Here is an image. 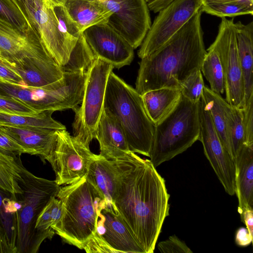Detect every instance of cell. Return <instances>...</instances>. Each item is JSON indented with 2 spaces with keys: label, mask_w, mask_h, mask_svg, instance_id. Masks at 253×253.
<instances>
[{
  "label": "cell",
  "mask_w": 253,
  "mask_h": 253,
  "mask_svg": "<svg viewBox=\"0 0 253 253\" xmlns=\"http://www.w3.org/2000/svg\"><path fill=\"white\" fill-rule=\"evenodd\" d=\"M201 98L209 110L214 128L224 148L234 159L227 130L224 111L225 99L205 85Z\"/></svg>",
  "instance_id": "484cf974"
},
{
  "label": "cell",
  "mask_w": 253,
  "mask_h": 253,
  "mask_svg": "<svg viewBox=\"0 0 253 253\" xmlns=\"http://www.w3.org/2000/svg\"><path fill=\"white\" fill-rule=\"evenodd\" d=\"M112 14L107 24L135 49L141 44L151 21L145 0H100Z\"/></svg>",
  "instance_id": "4fadbf2b"
},
{
  "label": "cell",
  "mask_w": 253,
  "mask_h": 253,
  "mask_svg": "<svg viewBox=\"0 0 253 253\" xmlns=\"http://www.w3.org/2000/svg\"><path fill=\"white\" fill-rule=\"evenodd\" d=\"M19 181L22 193L16 199L21 206L16 212L17 253H36V223L40 213L52 197H56L60 186L55 180L37 177L22 165Z\"/></svg>",
  "instance_id": "52a82bcc"
},
{
  "label": "cell",
  "mask_w": 253,
  "mask_h": 253,
  "mask_svg": "<svg viewBox=\"0 0 253 253\" xmlns=\"http://www.w3.org/2000/svg\"><path fill=\"white\" fill-rule=\"evenodd\" d=\"M199 139L204 154L209 160L225 192L235 194V163L224 148L214 128L209 110L201 98L199 109Z\"/></svg>",
  "instance_id": "5bb4252c"
},
{
  "label": "cell",
  "mask_w": 253,
  "mask_h": 253,
  "mask_svg": "<svg viewBox=\"0 0 253 253\" xmlns=\"http://www.w3.org/2000/svg\"><path fill=\"white\" fill-rule=\"evenodd\" d=\"M116 209L143 253H153L169 215L170 195L165 180L149 159L130 152L115 160Z\"/></svg>",
  "instance_id": "6da1fadb"
},
{
  "label": "cell",
  "mask_w": 253,
  "mask_h": 253,
  "mask_svg": "<svg viewBox=\"0 0 253 253\" xmlns=\"http://www.w3.org/2000/svg\"><path fill=\"white\" fill-rule=\"evenodd\" d=\"M0 129L29 151L43 160L50 161L56 139L57 129L0 125Z\"/></svg>",
  "instance_id": "ac0fdd59"
},
{
  "label": "cell",
  "mask_w": 253,
  "mask_h": 253,
  "mask_svg": "<svg viewBox=\"0 0 253 253\" xmlns=\"http://www.w3.org/2000/svg\"><path fill=\"white\" fill-rule=\"evenodd\" d=\"M203 0H173L158 12L138 51L142 59L158 49L202 7Z\"/></svg>",
  "instance_id": "7c38bea8"
},
{
  "label": "cell",
  "mask_w": 253,
  "mask_h": 253,
  "mask_svg": "<svg viewBox=\"0 0 253 253\" xmlns=\"http://www.w3.org/2000/svg\"><path fill=\"white\" fill-rule=\"evenodd\" d=\"M113 69L110 63L99 58L94 60L87 69L81 105L74 110V136L88 147L95 138L103 110L108 79Z\"/></svg>",
  "instance_id": "ba28073f"
},
{
  "label": "cell",
  "mask_w": 253,
  "mask_h": 253,
  "mask_svg": "<svg viewBox=\"0 0 253 253\" xmlns=\"http://www.w3.org/2000/svg\"><path fill=\"white\" fill-rule=\"evenodd\" d=\"M62 5L82 34L91 26L107 23L112 14L100 0H65Z\"/></svg>",
  "instance_id": "603a6c76"
},
{
  "label": "cell",
  "mask_w": 253,
  "mask_h": 253,
  "mask_svg": "<svg viewBox=\"0 0 253 253\" xmlns=\"http://www.w3.org/2000/svg\"><path fill=\"white\" fill-rule=\"evenodd\" d=\"M97 232L116 253H143L119 213L107 207L99 214Z\"/></svg>",
  "instance_id": "e0dca14e"
},
{
  "label": "cell",
  "mask_w": 253,
  "mask_h": 253,
  "mask_svg": "<svg viewBox=\"0 0 253 253\" xmlns=\"http://www.w3.org/2000/svg\"><path fill=\"white\" fill-rule=\"evenodd\" d=\"M200 104V101L193 102L182 95L173 109L155 125L149 156L155 168L182 153L199 140Z\"/></svg>",
  "instance_id": "5b68a950"
},
{
  "label": "cell",
  "mask_w": 253,
  "mask_h": 253,
  "mask_svg": "<svg viewBox=\"0 0 253 253\" xmlns=\"http://www.w3.org/2000/svg\"><path fill=\"white\" fill-rule=\"evenodd\" d=\"M22 166L20 160L15 155L0 151V188L13 195L22 193L19 184L22 179Z\"/></svg>",
  "instance_id": "f1b7e54d"
},
{
  "label": "cell",
  "mask_w": 253,
  "mask_h": 253,
  "mask_svg": "<svg viewBox=\"0 0 253 253\" xmlns=\"http://www.w3.org/2000/svg\"><path fill=\"white\" fill-rule=\"evenodd\" d=\"M1 58L6 65L21 76L25 86H43L58 81L64 73L62 68L58 65L46 49L15 59Z\"/></svg>",
  "instance_id": "2e32d148"
},
{
  "label": "cell",
  "mask_w": 253,
  "mask_h": 253,
  "mask_svg": "<svg viewBox=\"0 0 253 253\" xmlns=\"http://www.w3.org/2000/svg\"><path fill=\"white\" fill-rule=\"evenodd\" d=\"M152 0H145V1H146L147 3L152 1Z\"/></svg>",
  "instance_id": "681fc988"
},
{
  "label": "cell",
  "mask_w": 253,
  "mask_h": 253,
  "mask_svg": "<svg viewBox=\"0 0 253 253\" xmlns=\"http://www.w3.org/2000/svg\"><path fill=\"white\" fill-rule=\"evenodd\" d=\"M95 58L82 34L72 50L68 63L62 68L64 72L87 70Z\"/></svg>",
  "instance_id": "d6a6232c"
},
{
  "label": "cell",
  "mask_w": 253,
  "mask_h": 253,
  "mask_svg": "<svg viewBox=\"0 0 253 253\" xmlns=\"http://www.w3.org/2000/svg\"><path fill=\"white\" fill-rule=\"evenodd\" d=\"M57 139L49 163L59 185L70 184L85 176L96 155L65 129L57 130Z\"/></svg>",
  "instance_id": "30bf717a"
},
{
  "label": "cell",
  "mask_w": 253,
  "mask_h": 253,
  "mask_svg": "<svg viewBox=\"0 0 253 253\" xmlns=\"http://www.w3.org/2000/svg\"><path fill=\"white\" fill-rule=\"evenodd\" d=\"M54 112L46 110L34 115H15L0 112V125L65 129V126L52 118Z\"/></svg>",
  "instance_id": "83f0119b"
},
{
  "label": "cell",
  "mask_w": 253,
  "mask_h": 253,
  "mask_svg": "<svg viewBox=\"0 0 253 253\" xmlns=\"http://www.w3.org/2000/svg\"><path fill=\"white\" fill-rule=\"evenodd\" d=\"M245 143L253 144V98L242 108Z\"/></svg>",
  "instance_id": "ab89813d"
},
{
  "label": "cell",
  "mask_w": 253,
  "mask_h": 253,
  "mask_svg": "<svg viewBox=\"0 0 253 253\" xmlns=\"http://www.w3.org/2000/svg\"><path fill=\"white\" fill-rule=\"evenodd\" d=\"M47 2L52 7L62 5L65 0H46Z\"/></svg>",
  "instance_id": "7dc6e473"
},
{
  "label": "cell",
  "mask_w": 253,
  "mask_h": 253,
  "mask_svg": "<svg viewBox=\"0 0 253 253\" xmlns=\"http://www.w3.org/2000/svg\"><path fill=\"white\" fill-rule=\"evenodd\" d=\"M0 81L14 84L25 85L21 76L6 65L0 56Z\"/></svg>",
  "instance_id": "b9f144b4"
},
{
  "label": "cell",
  "mask_w": 253,
  "mask_h": 253,
  "mask_svg": "<svg viewBox=\"0 0 253 253\" xmlns=\"http://www.w3.org/2000/svg\"><path fill=\"white\" fill-rule=\"evenodd\" d=\"M21 205L13 195L0 188V223L4 228L10 244L17 253V224L16 212Z\"/></svg>",
  "instance_id": "4316f807"
},
{
  "label": "cell",
  "mask_w": 253,
  "mask_h": 253,
  "mask_svg": "<svg viewBox=\"0 0 253 253\" xmlns=\"http://www.w3.org/2000/svg\"><path fill=\"white\" fill-rule=\"evenodd\" d=\"M240 216L241 221L244 223L250 235L253 237V209H246Z\"/></svg>",
  "instance_id": "f6af8a7d"
},
{
  "label": "cell",
  "mask_w": 253,
  "mask_h": 253,
  "mask_svg": "<svg viewBox=\"0 0 253 253\" xmlns=\"http://www.w3.org/2000/svg\"><path fill=\"white\" fill-rule=\"evenodd\" d=\"M118 170L115 160H109L96 155L90 164L87 179L95 187L106 201L107 208L119 213L114 200L116 195Z\"/></svg>",
  "instance_id": "7402d4cb"
},
{
  "label": "cell",
  "mask_w": 253,
  "mask_h": 253,
  "mask_svg": "<svg viewBox=\"0 0 253 253\" xmlns=\"http://www.w3.org/2000/svg\"><path fill=\"white\" fill-rule=\"evenodd\" d=\"M84 250L86 253H116L97 233L88 240Z\"/></svg>",
  "instance_id": "60d3db41"
},
{
  "label": "cell",
  "mask_w": 253,
  "mask_h": 253,
  "mask_svg": "<svg viewBox=\"0 0 253 253\" xmlns=\"http://www.w3.org/2000/svg\"><path fill=\"white\" fill-rule=\"evenodd\" d=\"M158 249L163 253H192L193 252L176 235L170 236L167 240L160 242Z\"/></svg>",
  "instance_id": "74e56055"
},
{
  "label": "cell",
  "mask_w": 253,
  "mask_h": 253,
  "mask_svg": "<svg viewBox=\"0 0 253 253\" xmlns=\"http://www.w3.org/2000/svg\"><path fill=\"white\" fill-rule=\"evenodd\" d=\"M233 19L221 18L217 36L211 44L217 51L225 81V100L230 105L242 108L245 90L242 69L236 44Z\"/></svg>",
  "instance_id": "8fae6325"
},
{
  "label": "cell",
  "mask_w": 253,
  "mask_h": 253,
  "mask_svg": "<svg viewBox=\"0 0 253 253\" xmlns=\"http://www.w3.org/2000/svg\"><path fill=\"white\" fill-rule=\"evenodd\" d=\"M44 47L36 32H22L0 18V57L7 60L15 59Z\"/></svg>",
  "instance_id": "ffe728a7"
},
{
  "label": "cell",
  "mask_w": 253,
  "mask_h": 253,
  "mask_svg": "<svg viewBox=\"0 0 253 253\" xmlns=\"http://www.w3.org/2000/svg\"><path fill=\"white\" fill-rule=\"evenodd\" d=\"M0 151L12 155L29 154V151L13 138L0 129Z\"/></svg>",
  "instance_id": "f35d334b"
},
{
  "label": "cell",
  "mask_w": 253,
  "mask_h": 253,
  "mask_svg": "<svg viewBox=\"0 0 253 253\" xmlns=\"http://www.w3.org/2000/svg\"><path fill=\"white\" fill-rule=\"evenodd\" d=\"M203 12L221 18L253 14V3L241 0L203 1Z\"/></svg>",
  "instance_id": "4dcf8cb0"
},
{
  "label": "cell",
  "mask_w": 253,
  "mask_h": 253,
  "mask_svg": "<svg viewBox=\"0 0 253 253\" xmlns=\"http://www.w3.org/2000/svg\"><path fill=\"white\" fill-rule=\"evenodd\" d=\"M0 112L22 115H34L40 113L20 100L1 94H0Z\"/></svg>",
  "instance_id": "d590c367"
},
{
  "label": "cell",
  "mask_w": 253,
  "mask_h": 253,
  "mask_svg": "<svg viewBox=\"0 0 253 253\" xmlns=\"http://www.w3.org/2000/svg\"><path fill=\"white\" fill-rule=\"evenodd\" d=\"M87 70L64 72L61 79L42 87L0 81V94L21 100L39 112L75 110L83 98Z\"/></svg>",
  "instance_id": "8992f818"
},
{
  "label": "cell",
  "mask_w": 253,
  "mask_h": 253,
  "mask_svg": "<svg viewBox=\"0 0 253 253\" xmlns=\"http://www.w3.org/2000/svg\"><path fill=\"white\" fill-rule=\"evenodd\" d=\"M236 44L242 71L245 104L253 98V22L234 23Z\"/></svg>",
  "instance_id": "cb8c5ba5"
},
{
  "label": "cell",
  "mask_w": 253,
  "mask_h": 253,
  "mask_svg": "<svg viewBox=\"0 0 253 253\" xmlns=\"http://www.w3.org/2000/svg\"><path fill=\"white\" fill-rule=\"evenodd\" d=\"M95 138L99 144V155L107 159H118L131 152L121 126L104 109L95 131Z\"/></svg>",
  "instance_id": "d6986e66"
},
{
  "label": "cell",
  "mask_w": 253,
  "mask_h": 253,
  "mask_svg": "<svg viewBox=\"0 0 253 253\" xmlns=\"http://www.w3.org/2000/svg\"><path fill=\"white\" fill-rule=\"evenodd\" d=\"M96 58L120 69L129 65L134 57V49L107 23L91 26L82 33Z\"/></svg>",
  "instance_id": "9a60e30c"
},
{
  "label": "cell",
  "mask_w": 253,
  "mask_h": 253,
  "mask_svg": "<svg viewBox=\"0 0 253 253\" xmlns=\"http://www.w3.org/2000/svg\"><path fill=\"white\" fill-rule=\"evenodd\" d=\"M39 35L45 48L61 67L68 62L77 41L62 31L53 7L46 0H12Z\"/></svg>",
  "instance_id": "9c48e42d"
},
{
  "label": "cell",
  "mask_w": 253,
  "mask_h": 253,
  "mask_svg": "<svg viewBox=\"0 0 253 253\" xmlns=\"http://www.w3.org/2000/svg\"><path fill=\"white\" fill-rule=\"evenodd\" d=\"M235 163V194L240 216L246 209H253V144L245 143L237 153Z\"/></svg>",
  "instance_id": "44dd1931"
},
{
  "label": "cell",
  "mask_w": 253,
  "mask_h": 253,
  "mask_svg": "<svg viewBox=\"0 0 253 253\" xmlns=\"http://www.w3.org/2000/svg\"><path fill=\"white\" fill-rule=\"evenodd\" d=\"M172 0H153L148 2L147 5L149 10L154 13H157Z\"/></svg>",
  "instance_id": "bcb514c9"
},
{
  "label": "cell",
  "mask_w": 253,
  "mask_h": 253,
  "mask_svg": "<svg viewBox=\"0 0 253 253\" xmlns=\"http://www.w3.org/2000/svg\"><path fill=\"white\" fill-rule=\"evenodd\" d=\"M224 111L228 135L235 159L237 153L245 143L242 108L231 106L226 102Z\"/></svg>",
  "instance_id": "1f68e13d"
},
{
  "label": "cell",
  "mask_w": 253,
  "mask_h": 253,
  "mask_svg": "<svg viewBox=\"0 0 253 253\" xmlns=\"http://www.w3.org/2000/svg\"><path fill=\"white\" fill-rule=\"evenodd\" d=\"M253 238L247 228L242 227L236 231L235 238V243L238 246L247 247L252 243Z\"/></svg>",
  "instance_id": "7bdbcfd3"
},
{
  "label": "cell",
  "mask_w": 253,
  "mask_h": 253,
  "mask_svg": "<svg viewBox=\"0 0 253 253\" xmlns=\"http://www.w3.org/2000/svg\"><path fill=\"white\" fill-rule=\"evenodd\" d=\"M53 7L63 32L71 39L78 41L82 33L70 19L63 5H56Z\"/></svg>",
  "instance_id": "8d00e7d4"
},
{
  "label": "cell",
  "mask_w": 253,
  "mask_h": 253,
  "mask_svg": "<svg viewBox=\"0 0 253 253\" xmlns=\"http://www.w3.org/2000/svg\"><path fill=\"white\" fill-rule=\"evenodd\" d=\"M202 7L166 42L141 59L135 83L140 95L162 87L177 88L201 67L207 53Z\"/></svg>",
  "instance_id": "7a4b0ae2"
},
{
  "label": "cell",
  "mask_w": 253,
  "mask_h": 253,
  "mask_svg": "<svg viewBox=\"0 0 253 253\" xmlns=\"http://www.w3.org/2000/svg\"><path fill=\"white\" fill-rule=\"evenodd\" d=\"M0 253H16L10 244L7 235L0 223Z\"/></svg>",
  "instance_id": "ee69618b"
},
{
  "label": "cell",
  "mask_w": 253,
  "mask_h": 253,
  "mask_svg": "<svg viewBox=\"0 0 253 253\" xmlns=\"http://www.w3.org/2000/svg\"><path fill=\"white\" fill-rule=\"evenodd\" d=\"M103 109L121 126L130 151L149 157L155 125L146 112L141 95L113 71L108 79Z\"/></svg>",
  "instance_id": "277c9868"
},
{
  "label": "cell",
  "mask_w": 253,
  "mask_h": 253,
  "mask_svg": "<svg viewBox=\"0 0 253 253\" xmlns=\"http://www.w3.org/2000/svg\"><path fill=\"white\" fill-rule=\"evenodd\" d=\"M201 71L212 91L219 94L224 92L225 81L222 64L217 51L211 45L207 49Z\"/></svg>",
  "instance_id": "f546056e"
},
{
  "label": "cell",
  "mask_w": 253,
  "mask_h": 253,
  "mask_svg": "<svg viewBox=\"0 0 253 253\" xmlns=\"http://www.w3.org/2000/svg\"><path fill=\"white\" fill-rule=\"evenodd\" d=\"M141 96L150 119L156 125L173 109L182 94L177 88L162 87L146 92Z\"/></svg>",
  "instance_id": "d4e9b609"
},
{
  "label": "cell",
  "mask_w": 253,
  "mask_h": 253,
  "mask_svg": "<svg viewBox=\"0 0 253 253\" xmlns=\"http://www.w3.org/2000/svg\"><path fill=\"white\" fill-rule=\"evenodd\" d=\"M0 18L9 23L22 32H36L12 0H0Z\"/></svg>",
  "instance_id": "836d02e7"
},
{
  "label": "cell",
  "mask_w": 253,
  "mask_h": 253,
  "mask_svg": "<svg viewBox=\"0 0 253 253\" xmlns=\"http://www.w3.org/2000/svg\"><path fill=\"white\" fill-rule=\"evenodd\" d=\"M56 197L62 214L52 228L64 242L83 250L97 231L99 214L107 207L105 200L86 176L60 187Z\"/></svg>",
  "instance_id": "3957f363"
},
{
  "label": "cell",
  "mask_w": 253,
  "mask_h": 253,
  "mask_svg": "<svg viewBox=\"0 0 253 253\" xmlns=\"http://www.w3.org/2000/svg\"><path fill=\"white\" fill-rule=\"evenodd\" d=\"M205 86L201 70L190 75L179 84L182 95L193 102L200 101Z\"/></svg>",
  "instance_id": "e575fe53"
},
{
  "label": "cell",
  "mask_w": 253,
  "mask_h": 253,
  "mask_svg": "<svg viewBox=\"0 0 253 253\" xmlns=\"http://www.w3.org/2000/svg\"><path fill=\"white\" fill-rule=\"evenodd\" d=\"M208 0H203V1H208ZM241 0V1H245L250 2L251 3H253V0Z\"/></svg>",
  "instance_id": "c3c4849f"
}]
</instances>
